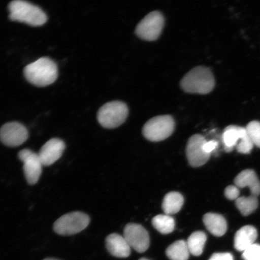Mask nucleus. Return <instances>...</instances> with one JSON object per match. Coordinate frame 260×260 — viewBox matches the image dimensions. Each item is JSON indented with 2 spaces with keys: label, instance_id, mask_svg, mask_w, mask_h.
I'll return each mask as SVG.
<instances>
[{
  "label": "nucleus",
  "instance_id": "nucleus-1",
  "mask_svg": "<svg viewBox=\"0 0 260 260\" xmlns=\"http://www.w3.org/2000/svg\"><path fill=\"white\" fill-rule=\"evenodd\" d=\"M25 79L34 85L45 87L53 84L57 79V64L48 57H41L26 66L24 70Z\"/></svg>",
  "mask_w": 260,
  "mask_h": 260
},
{
  "label": "nucleus",
  "instance_id": "nucleus-2",
  "mask_svg": "<svg viewBox=\"0 0 260 260\" xmlns=\"http://www.w3.org/2000/svg\"><path fill=\"white\" fill-rule=\"evenodd\" d=\"M180 86L185 92L206 95L214 89L215 79L209 68L195 67L185 75Z\"/></svg>",
  "mask_w": 260,
  "mask_h": 260
},
{
  "label": "nucleus",
  "instance_id": "nucleus-3",
  "mask_svg": "<svg viewBox=\"0 0 260 260\" xmlns=\"http://www.w3.org/2000/svg\"><path fill=\"white\" fill-rule=\"evenodd\" d=\"M11 21L24 22L32 27H40L47 21V16L38 6L25 1L15 0L8 6Z\"/></svg>",
  "mask_w": 260,
  "mask_h": 260
},
{
  "label": "nucleus",
  "instance_id": "nucleus-4",
  "mask_svg": "<svg viewBox=\"0 0 260 260\" xmlns=\"http://www.w3.org/2000/svg\"><path fill=\"white\" fill-rule=\"evenodd\" d=\"M128 115V108L126 104L114 101L101 107L97 113V119L103 127L112 129L121 125Z\"/></svg>",
  "mask_w": 260,
  "mask_h": 260
},
{
  "label": "nucleus",
  "instance_id": "nucleus-5",
  "mask_svg": "<svg viewBox=\"0 0 260 260\" xmlns=\"http://www.w3.org/2000/svg\"><path fill=\"white\" fill-rule=\"evenodd\" d=\"M174 129L173 118L171 115H161L149 119L143 127L142 133L148 141L157 142L170 137Z\"/></svg>",
  "mask_w": 260,
  "mask_h": 260
},
{
  "label": "nucleus",
  "instance_id": "nucleus-6",
  "mask_svg": "<svg viewBox=\"0 0 260 260\" xmlns=\"http://www.w3.org/2000/svg\"><path fill=\"white\" fill-rule=\"evenodd\" d=\"M90 223V218L86 214L75 211L60 217L53 226L54 232L61 236L76 235L85 230Z\"/></svg>",
  "mask_w": 260,
  "mask_h": 260
},
{
  "label": "nucleus",
  "instance_id": "nucleus-7",
  "mask_svg": "<svg viewBox=\"0 0 260 260\" xmlns=\"http://www.w3.org/2000/svg\"><path fill=\"white\" fill-rule=\"evenodd\" d=\"M164 24L165 19L161 13L152 12L139 22L136 28V34L144 41L157 40L161 34Z\"/></svg>",
  "mask_w": 260,
  "mask_h": 260
},
{
  "label": "nucleus",
  "instance_id": "nucleus-8",
  "mask_svg": "<svg viewBox=\"0 0 260 260\" xmlns=\"http://www.w3.org/2000/svg\"><path fill=\"white\" fill-rule=\"evenodd\" d=\"M28 138V129L21 123H6L0 128V141L9 147H17L23 144Z\"/></svg>",
  "mask_w": 260,
  "mask_h": 260
},
{
  "label": "nucleus",
  "instance_id": "nucleus-9",
  "mask_svg": "<svg viewBox=\"0 0 260 260\" xmlns=\"http://www.w3.org/2000/svg\"><path fill=\"white\" fill-rule=\"evenodd\" d=\"M18 158L23 162L24 175L27 183L30 185L37 184L43 167L38 154L30 149H24L19 152Z\"/></svg>",
  "mask_w": 260,
  "mask_h": 260
},
{
  "label": "nucleus",
  "instance_id": "nucleus-10",
  "mask_svg": "<svg viewBox=\"0 0 260 260\" xmlns=\"http://www.w3.org/2000/svg\"><path fill=\"white\" fill-rule=\"evenodd\" d=\"M123 237L130 247L135 251L143 253L147 250L149 246V234L144 227L137 223H129L123 231Z\"/></svg>",
  "mask_w": 260,
  "mask_h": 260
},
{
  "label": "nucleus",
  "instance_id": "nucleus-11",
  "mask_svg": "<svg viewBox=\"0 0 260 260\" xmlns=\"http://www.w3.org/2000/svg\"><path fill=\"white\" fill-rule=\"evenodd\" d=\"M206 142V139L201 135H194L188 139L186 152L191 167H200L209 161L211 154L206 153L203 149V146Z\"/></svg>",
  "mask_w": 260,
  "mask_h": 260
},
{
  "label": "nucleus",
  "instance_id": "nucleus-12",
  "mask_svg": "<svg viewBox=\"0 0 260 260\" xmlns=\"http://www.w3.org/2000/svg\"><path fill=\"white\" fill-rule=\"evenodd\" d=\"M66 145L61 139L53 138L49 140L42 146L38 155L42 165L48 167L57 161L62 156Z\"/></svg>",
  "mask_w": 260,
  "mask_h": 260
},
{
  "label": "nucleus",
  "instance_id": "nucleus-13",
  "mask_svg": "<svg viewBox=\"0 0 260 260\" xmlns=\"http://www.w3.org/2000/svg\"><path fill=\"white\" fill-rule=\"evenodd\" d=\"M106 247L109 252L113 256L118 258H126L131 253V247L124 237L113 233L107 236Z\"/></svg>",
  "mask_w": 260,
  "mask_h": 260
},
{
  "label": "nucleus",
  "instance_id": "nucleus-14",
  "mask_svg": "<svg viewBox=\"0 0 260 260\" xmlns=\"http://www.w3.org/2000/svg\"><path fill=\"white\" fill-rule=\"evenodd\" d=\"M248 136L246 128L237 125L228 126L222 135V141L225 151L230 152L234 148Z\"/></svg>",
  "mask_w": 260,
  "mask_h": 260
},
{
  "label": "nucleus",
  "instance_id": "nucleus-15",
  "mask_svg": "<svg viewBox=\"0 0 260 260\" xmlns=\"http://www.w3.org/2000/svg\"><path fill=\"white\" fill-rule=\"evenodd\" d=\"M235 186L238 188L249 187L251 195L258 197L260 194V181L254 171L246 170L235 179Z\"/></svg>",
  "mask_w": 260,
  "mask_h": 260
},
{
  "label": "nucleus",
  "instance_id": "nucleus-16",
  "mask_svg": "<svg viewBox=\"0 0 260 260\" xmlns=\"http://www.w3.org/2000/svg\"><path fill=\"white\" fill-rule=\"evenodd\" d=\"M257 230L252 225L244 226L237 231L235 237V248L237 251H244L255 243L257 239Z\"/></svg>",
  "mask_w": 260,
  "mask_h": 260
},
{
  "label": "nucleus",
  "instance_id": "nucleus-17",
  "mask_svg": "<svg viewBox=\"0 0 260 260\" xmlns=\"http://www.w3.org/2000/svg\"><path fill=\"white\" fill-rule=\"evenodd\" d=\"M203 222L206 229L214 236H222L226 232V220L219 214L207 213L203 217Z\"/></svg>",
  "mask_w": 260,
  "mask_h": 260
},
{
  "label": "nucleus",
  "instance_id": "nucleus-18",
  "mask_svg": "<svg viewBox=\"0 0 260 260\" xmlns=\"http://www.w3.org/2000/svg\"><path fill=\"white\" fill-rule=\"evenodd\" d=\"M184 204V198L177 191H171L164 198L162 208L165 214L172 215L176 214L181 209Z\"/></svg>",
  "mask_w": 260,
  "mask_h": 260
},
{
  "label": "nucleus",
  "instance_id": "nucleus-19",
  "mask_svg": "<svg viewBox=\"0 0 260 260\" xmlns=\"http://www.w3.org/2000/svg\"><path fill=\"white\" fill-rule=\"evenodd\" d=\"M186 241L177 240L166 250V254L171 260H188L190 256Z\"/></svg>",
  "mask_w": 260,
  "mask_h": 260
},
{
  "label": "nucleus",
  "instance_id": "nucleus-20",
  "mask_svg": "<svg viewBox=\"0 0 260 260\" xmlns=\"http://www.w3.org/2000/svg\"><path fill=\"white\" fill-rule=\"evenodd\" d=\"M206 241V233L198 231L191 234L186 242L191 254L194 256H200L202 254Z\"/></svg>",
  "mask_w": 260,
  "mask_h": 260
},
{
  "label": "nucleus",
  "instance_id": "nucleus-21",
  "mask_svg": "<svg viewBox=\"0 0 260 260\" xmlns=\"http://www.w3.org/2000/svg\"><path fill=\"white\" fill-rule=\"evenodd\" d=\"M152 225L162 235H168L174 232L175 220L167 214H159L152 220Z\"/></svg>",
  "mask_w": 260,
  "mask_h": 260
},
{
  "label": "nucleus",
  "instance_id": "nucleus-22",
  "mask_svg": "<svg viewBox=\"0 0 260 260\" xmlns=\"http://www.w3.org/2000/svg\"><path fill=\"white\" fill-rule=\"evenodd\" d=\"M236 205L242 215L247 216L257 209L258 200L257 197L251 194L248 197H239L236 200Z\"/></svg>",
  "mask_w": 260,
  "mask_h": 260
},
{
  "label": "nucleus",
  "instance_id": "nucleus-23",
  "mask_svg": "<svg viewBox=\"0 0 260 260\" xmlns=\"http://www.w3.org/2000/svg\"><path fill=\"white\" fill-rule=\"evenodd\" d=\"M246 129L253 145L260 148V122L257 121L250 122L246 125Z\"/></svg>",
  "mask_w": 260,
  "mask_h": 260
},
{
  "label": "nucleus",
  "instance_id": "nucleus-24",
  "mask_svg": "<svg viewBox=\"0 0 260 260\" xmlns=\"http://www.w3.org/2000/svg\"><path fill=\"white\" fill-rule=\"evenodd\" d=\"M242 257L245 260H260V245L253 243L243 251Z\"/></svg>",
  "mask_w": 260,
  "mask_h": 260
},
{
  "label": "nucleus",
  "instance_id": "nucleus-25",
  "mask_svg": "<svg viewBox=\"0 0 260 260\" xmlns=\"http://www.w3.org/2000/svg\"><path fill=\"white\" fill-rule=\"evenodd\" d=\"M240 191L236 186H229L225 190V196L230 200H236L239 198Z\"/></svg>",
  "mask_w": 260,
  "mask_h": 260
},
{
  "label": "nucleus",
  "instance_id": "nucleus-26",
  "mask_svg": "<svg viewBox=\"0 0 260 260\" xmlns=\"http://www.w3.org/2000/svg\"><path fill=\"white\" fill-rule=\"evenodd\" d=\"M209 260H234L232 253H214Z\"/></svg>",
  "mask_w": 260,
  "mask_h": 260
},
{
  "label": "nucleus",
  "instance_id": "nucleus-27",
  "mask_svg": "<svg viewBox=\"0 0 260 260\" xmlns=\"http://www.w3.org/2000/svg\"><path fill=\"white\" fill-rule=\"evenodd\" d=\"M217 146H218V142L216 141H207L203 146V149L206 153L211 154V152L215 150Z\"/></svg>",
  "mask_w": 260,
  "mask_h": 260
},
{
  "label": "nucleus",
  "instance_id": "nucleus-28",
  "mask_svg": "<svg viewBox=\"0 0 260 260\" xmlns=\"http://www.w3.org/2000/svg\"><path fill=\"white\" fill-rule=\"evenodd\" d=\"M44 260H59V259H55V258H46Z\"/></svg>",
  "mask_w": 260,
  "mask_h": 260
},
{
  "label": "nucleus",
  "instance_id": "nucleus-29",
  "mask_svg": "<svg viewBox=\"0 0 260 260\" xmlns=\"http://www.w3.org/2000/svg\"><path fill=\"white\" fill-rule=\"evenodd\" d=\"M139 260H149V259H148L147 258H141V259H140Z\"/></svg>",
  "mask_w": 260,
  "mask_h": 260
}]
</instances>
